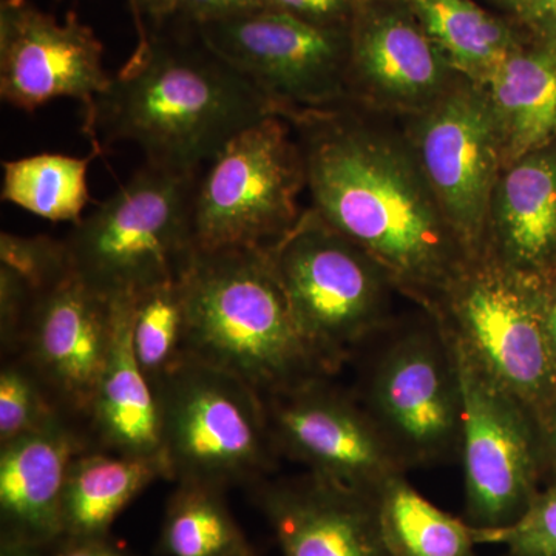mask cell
I'll return each mask as SVG.
<instances>
[{"label": "cell", "mask_w": 556, "mask_h": 556, "mask_svg": "<svg viewBox=\"0 0 556 556\" xmlns=\"http://www.w3.org/2000/svg\"><path fill=\"white\" fill-rule=\"evenodd\" d=\"M199 175L142 164L70 230L64 241L73 273L109 300L135 299L179 280L195 252Z\"/></svg>", "instance_id": "obj_4"}, {"label": "cell", "mask_w": 556, "mask_h": 556, "mask_svg": "<svg viewBox=\"0 0 556 556\" xmlns=\"http://www.w3.org/2000/svg\"><path fill=\"white\" fill-rule=\"evenodd\" d=\"M249 547L225 500V490L177 482L159 540L161 556H232Z\"/></svg>", "instance_id": "obj_26"}, {"label": "cell", "mask_w": 556, "mask_h": 556, "mask_svg": "<svg viewBox=\"0 0 556 556\" xmlns=\"http://www.w3.org/2000/svg\"><path fill=\"white\" fill-rule=\"evenodd\" d=\"M479 544H504L510 556H556V486L536 495L506 529H478Z\"/></svg>", "instance_id": "obj_30"}, {"label": "cell", "mask_w": 556, "mask_h": 556, "mask_svg": "<svg viewBox=\"0 0 556 556\" xmlns=\"http://www.w3.org/2000/svg\"><path fill=\"white\" fill-rule=\"evenodd\" d=\"M266 252L325 375L338 372L387 327L393 281L371 255L313 208Z\"/></svg>", "instance_id": "obj_6"}, {"label": "cell", "mask_w": 556, "mask_h": 556, "mask_svg": "<svg viewBox=\"0 0 556 556\" xmlns=\"http://www.w3.org/2000/svg\"><path fill=\"white\" fill-rule=\"evenodd\" d=\"M80 453L65 416L0 445V543L47 551L64 538L65 481Z\"/></svg>", "instance_id": "obj_18"}, {"label": "cell", "mask_w": 556, "mask_h": 556, "mask_svg": "<svg viewBox=\"0 0 556 556\" xmlns=\"http://www.w3.org/2000/svg\"><path fill=\"white\" fill-rule=\"evenodd\" d=\"M452 348L464 402L460 445L466 478L464 519L481 530L506 529L526 514L538 495L540 442L533 426L536 419L525 404L486 378L453 343Z\"/></svg>", "instance_id": "obj_12"}, {"label": "cell", "mask_w": 556, "mask_h": 556, "mask_svg": "<svg viewBox=\"0 0 556 556\" xmlns=\"http://www.w3.org/2000/svg\"><path fill=\"white\" fill-rule=\"evenodd\" d=\"M269 7L331 30H345L357 10L356 0H268Z\"/></svg>", "instance_id": "obj_32"}, {"label": "cell", "mask_w": 556, "mask_h": 556, "mask_svg": "<svg viewBox=\"0 0 556 556\" xmlns=\"http://www.w3.org/2000/svg\"><path fill=\"white\" fill-rule=\"evenodd\" d=\"M287 119L299 129L313 211L371 255L399 292L433 314L471 255L412 146L379 134L343 104Z\"/></svg>", "instance_id": "obj_1"}, {"label": "cell", "mask_w": 556, "mask_h": 556, "mask_svg": "<svg viewBox=\"0 0 556 556\" xmlns=\"http://www.w3.org/2000/svg\"><path fill=\"white\" fill-rule=\"evenodd\" d=\"M378 510L390 556H475L477 527L434 506L405 473L380 489Z\"/></svg>", "instance_id": "obj_24"}, {"label": "cell", "mask_w": 556, "mask_h": 556, "mask_svg": "<svg viewBox=\"0 0 556 556\" xmlns=\"http://www.w3.org/2000/svg\"><path fill=\"white\" fill-rule=\"evenodd\" d=\"M177 0H130L138 36L163 27L174 17Z\"/></svg>", "instance_id": "obj_36"}, {"label": "cell", "mask_w": 556, "mask_h": 556, "mask_svg": "<svg viewBox=\"0 0 556 556\" xmlns=\"http://www.w3.org/2000/svg\"><path fill=\"white\" fill-rule=\"evenodd\" d=\"M430 316L475 367L535 419L555 401L543 277L510 268L485 248L467 260Z\"/></svg>", "instance_id": "obj_5"}, {"label": "cell", "mask_w": 556, "mask_h": 556, "mask_svg": "<svg viewBox=\"0 0 556 556\" xmlns=\"http://www.w3.org/2000/svg\"><path fill=\"white\" fill-rule=\"evenodd\" d=\"M115 300L102 298L75 273L36 292L22 357L65 415L90 416L112 346Z\"/></svg>", "instance_id": "obj_15"}, {"label": "cell", "mask_w": 556, "mask_h": 556, "mask_svg": "<svg viewBox=\"0 0 556 556\" xmlns=\"http://www.w3.org/2000/svg\"><path fill=\"white\" fill-rule=\"evenodd\" d=\"M159 479H170L164 457L80 453L65 481L64 538L109 536L121 511Z\"/></svg>", "instance_id": "obj_22"}, {"label": "cell", "mask_w": 556, "mask_h": 556, "mask_svg": "<svg viewBox=\"0 0 556 556\" xmlns=\"http://www.w3.org/2000/svg\"><path fill=\"white\" fill-rule=\"evenodd\" d=\"M405 5L452 68L478 86L521 49L503 21L470 0H405Z\"/></svg>", "instance_id": "obj_23"}, {"label": "cell", "mask_w": 556, "mask_h": 556, "mask_svg": "<svg viewBox=\"0 0 556 556\" xmlns=\"http://www.w3.org/2000/svg\"><path fill=\"white\" fill-rule=\"evenodd\" d=\"M179 283L186 357L236 376L263 399L328 378L295 324L266 249H195Z\"/></svg>", "instance_id": "obj_3"}, {"label": "cell", "mask_w": 556, "mask_h": 556, "mask_svg": "<svg viewBox=\"0 0 556 556\" xmlns=\"http://www.w3.org/2000/svg\"><path fill=\"white\" fill-rule=\"evenodd\" d=\"M252 489L283 556H390L378 496L313 473L280 481L263 479Z\"/></svg>", "instance_id": "obj_16"}, {"label": "cell", "mask_w": 556, "mask_h": 556, "mask_svg": "<svg viewBox=\"0 0 556 556\" xmlns=\"http://www.w3.org/2000/svg\"><path fill=\"white\" fill-rule=\"evenodd\" d=\"M172 481L257 485L278 455L266 402L243 380L186 357L155 387Z\"/></svg>", "instance_id": "obj_7"}, {"label": "cell", "mask_w": 556, "mask_h": 556, "mask_svg": "<svg viewBox=\"0 0 556 556\" xmlns=\"http://www.w3.org/2000/svg\"><path fill=\"white\" fill-rule=\"evenodd\" d=\"M0 556H46V552L20 544L0 543Z\"/></svg>", "instance_id": "obj_39"}, {"label": "cell", "mask_w": 556, "mask_h": 556, "mask_svg": "<svg viewBox=\"0 0 556 556\" xmlns=\"http://www.w3.org/2000/svg\"><path fill=\"white\" fill-rule=\"evenodd\" d=\"M485 248L521 273L541 276L556 257V146L504 167L493 190Z\"/></svg>", "instance_id": "obj_19"}, {"label": "cell", "mask_w": 556, "mask_h": 556, "mask_svg": "<svg viewBox=\"0 0 556 556\" xmlns=\"http://www.w3.org/2000/svg\"><path fill=\"white\" fill-rule=\"evenodd\" d=\"M186 306L179 280L135 299L131 343L146 378L155 388L186 358Z\"/></svg>", "instance_id": "obj_27"}, {"label": "cell", "mask_w": 556, "mask_h": 556, "mask_svg": "<svg viewBox=\"0 0 556 556\" xmlns=\"http://www.w3.org/2000/svg\"><path fill=\"white\" fill-rule=\"evenodd\" d=\"M46 556H131L109 536L62 538L47 548Z\"/></svg>", "instance_id": "obj_35"}, {"label": "cell", "mask_w": 556, "mask_h": 556, "mask_svg": "<svg viewBox=\"0 0 556 556\" xmlns=\"http://www.w3.org/2000/svg\"><path fill=\"white\" fill-rule=\"evenodd\" d=\"M518 20L541 36L556 42V0H504Z\"/></svg>", "instance_id": "obj_34"}, {"label": "cell", "mask_w": 556, "mask_h": 556, "mask_svg": "<svg viewBox=\"0 0 556 556\" xmlns=\"http://www.w3.org/2000/svg\"><path fill=\"white\" fill-rule=\"evenodd\" d=\"M452 72L412 11L357 7L350 28L351 91L420 112L455 84Z\"/></svg>", "instance_id": "obj_17"}, {"label": "cell", "mask_w": 556, "mask_h": 556, "mask_svg": "<svg viewBox=\"0 0 556 556\" xmlns=\"http://www.w3.org/2000/svg\"><path fill=\"white\" fill-rule=\"evenodd\" d=\"M369 0H356L357 5H364V3H368Z\"/></svg>", "instance_id": "obj_41"}, {"label": "cell", "mask_w": 556, "mask_h": 556, "mask_svg": "<svg viewBox=\"0 0 556 556\" xmlns=\"http://www.w3.org/2000/svg\"><path fill=\"white\" fill-rule=\"evenodd\" d=\"M35 292L13 269L0 265V339L7 353L21 351Z\"/></svg>", "instance_id": "obj_31"}, {"label": "cell", "mask_w": 556, "mask_h": 556, "mask_svg": "<svg viewBox=\"0 0 556 556\" xmlns=\"http://www.w3.org/2000/svg\"><path fill=\"white\" fill-rule=\"evenodd\" d=\"M305 188V160L289 121H257L200 172L192 206L197 251L273 247L302 217L298 200Z\"/></svg>", "instance_id": "obj_8"}, {"label": "cell", "mask_w": 556, "mask_h": 556, "mask_svg": "<svg viewBox=\"0 0 556 556\" xmlns=\"http://www.w3.org/2000/svg\"><path fill=\"white\" fill-rule=\"evenodd\" d=\"M195 28L283 118L338 108L350 94V31L274 7Z\"/></svg>", "instance_id": "obj_10"}, {"label": "cell", "mask_w": 556, "mask_h": 556, "mask_svg": "<svg viewBox=\"0 0 556 556\" xmlns=\"http://www.w3.org/2000/svg\"><path fill=\"white\" fill-rule=\"evenodd\" d=\"M540 420V428H544L546 433V442L548 455H551L552 464L556 467V404L552 402L551 405L540 416L536 417Z\"/></svg>", "instance_id": "obj_38"}, {"label": "cell", "mask_w": 556, "mask_h": 556, "mask_svg": "<svg viewBox=\"0 0 556 556\" xmlns=\"http://www.w3.org/2000/svg\"><path fill=\"white\" fill-rule=\"evenodd\" d=\"M500 134L503 169L556 137V42L541 40L501 62L482 84Z\"/></svg>", "instance_id": "obj_21"}, {"label": "cell", "mask_w": 556, "mask_h": 556, "mask_svg": "<svg viewBox=\"0 0 556 556\" xmlns=\"http://www.w3.org/2000/svg\"><path fill=\"white\" fill-rule=\"evenodd\" d=\"M543 316L544 329H546V338L548 350H551L552 358H554L556 367V285L554 287H544L543 281Z\"/></svg>", "instance_id": "obj_37"}, {"label": "cell", "mask_w": 556, "mask_h": 556, "mask_svg": "<svg viewBox=\"0 0 556 556\" xmlns=\"http://www.w3.org/2000/svg\"><path fill=\"white\" fill-rule=\"evenodd\" d=\"M101 153L102 150L93 149L84 159L39 153L5 161L2 200L51 223L78 225L90 201L87 172Z\"/></svg>", "instance_id": "obj_25"}, {"label": "cell", "mask_w": 556, "mask_h": 556, "mask_svg": "<svg viewBox=\"0 0 556 556\" xmlns=\"http://www.w3.org/2000/svg\"><path fill=\"white\" fill-rule=\"evenodd\" d=\"M232 556H257L255 555L254 548L251 546L244 548V551L239 552V554L232 555Z\"/></svg>", "instance_id": "obj_40"}, {"label": "cell", "mask_w": 556, "mask_h": 556, "mask_svg": "<svg viewBox=\"0 0 556 556\" xmlns=\"http://www.w3.org/2000/svg\"><path fill=\"white\" fill-rule=\"evenodd\" d=\"M64 416L56 399L24 358L3 365L0 371V445L50 426Z\"/></svg>", "instance_id": "obj_28"}, {"label": "cell", "mask_w": 556, "mask_h": 556, "mask_svg": "<svg viewBox=\"0 0 556 556\" xmlns=\"http://www.w3.org/2000/svg\"><path fill=\"white\" fill-rule=\"evenodd\" d=\"M412 149L439 207L468 254L484 251L493 190L503 170L484 89L466 79L420 110Z\"/></svg>", "instance_id": "obj_11"}, {"label": "cell", "mask_w": 556, "mask_h": 556, "mask_svg": "<svg viewBox=\"0 0 556 556\" xmlns=\"http://www.w3.org/2000/svg\"><path fill=\"white\" fill-rule=\"evenodd\" d=\"M269 7L268 0H177L172 20L200 27Z\"/></svg>", "instance_id": "obj_33"}, {"label": "cell", "mask_w": 556, "mask_h": 556, "mask_svg": "<svg viewBox=\"0 0 556 556\" xmlns=\"http://www.w3.org/2000/svg\"><path fill=\"white\" fill-rule=\"evenodd\" d=\"M0 265L13 269L35 294L53 287L73 270L64 240L11 232L0 236Z\"/></svg>", "instance_id": "obj_29"}, {"label": "cell", "mask_w": 556, "mask_h": 556, "mask_svg": "<svg viewBox=\"0 0 556 556\" xmlns=\"http://www.w3.org/2000/svg\"><path fill=\"white\" fill-rule=\"evenodd\" d=\"M104 47L75 14L60 22L30 0L0 2V97L33 113L61 98L79 101L84 115L109 89Z\"/></svg>", "instance_id": "obj_14"}, {"label": "cell", "mask_w": 556, "mask_h": 556, "mask_svg": "<svg viewBox=\"0 0 556 556\" xmlns=\"http://www.w3.org/2000/svg\"><path fill=\"white\" fill-rule=\"evenodd\" d=\"M362 402L404 467L460 455L464 402L452 343L430 324L401 329L365 369Z\"/></svg>", "instance_id": "obj_9"}, {"label": "cell", "mask_w": 556, "mask_h": 556, "mask_svg": "<svg viewBox=\"0 0 556 556\" xmlns=\"http://www.w3.org/2000/svg\"><path fill=\"white\" fill-rule=\"evenodd\" d=\"M274 105L193 25L170 20L138 36L130 60L84 115L94 149L131 142L144 163L199 174Z\"/></svg>", "instance_id": "obj_2"}, {"label": "cell", "mask_w": 556, "mask_h": 556, "mask_svg": "<svg viewBox=\"0 0 556 556\" xmlns=\"http://www.w3.org/2000/svg\"><path fill=\"white\" fill-rule=\"evenodd\" d=\"M135 299L115 300L112 346L89 417L110 452L164 457L159 397L139 367L131 343Z\"/></svg>", "instance_id": "obj_20"}, {"label": "cell", "mask_w": 556, "mask_h": 556, "mask_svg": "<svg viewBox=\"0 0 556 556\" xmlns=\"http://www.w3.org/2000/svg\"><path fill=\"white\" fill-rule=\"evenodd\" d=\"M265 402L277 452L325 481L378 496L391 478L407 471L362 402L327 378Z\"/></svg>", "instance_id": "obj_13"}]
</instances>
